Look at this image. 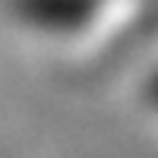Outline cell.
Returning <instances> with one entry per match:
<instances>
[{
    "instance_id": "obj_1",
    "label": "cell",
    "mask_w": 158,
    "mask_h": 158,
    "mask_svg": "<svg viewBox=\"0 0 158 158\" xmlns=\"http://www.w3.org/2000/svg\"><path fill=\"white\" fill-rule=\"evenodd\" d=\"M152 92H155V98H158V79H155V85H152Z\"/></svg>"
}]
</instances>
